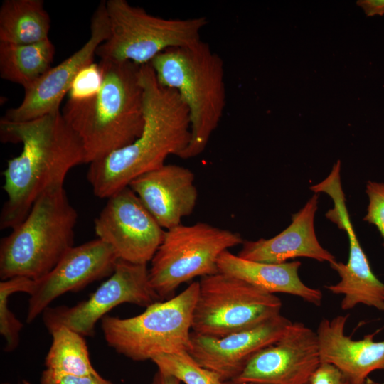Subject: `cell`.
Returning <instances> with one entry per match:
<instances>
[{
    "label": "cell",
    "instance_id": "cell-1",
    "mask_svg": "<svg viewBox=\"0 0 384 384\" xmlns=\"http://www.w3.org/2000/svg\"><path fill=\"white\" fill-rule=\"evenodd\" d=\"M4 142L21 143V154L7 161L2 172L6 194L1 229L14 228L47 190L63 186L69 171L85 164L82 144L61 111L25 122L0 120Z\"/></svg>",
    "mask_w": 384,
    "mask_h": 384
},
{
    "label": "cell",
    "instance_id": "cell-2",
    "mask_svg": "<svg viewBox=\"0 0 384 384\" xmlns=\"http://www.w3.org/2000/svg\"><path fill=\"white\" fill-rule=\"evenodd\" d=\"M144 90V124L132 143L90 164L87 179L100 198L129 186L139 176L165 164L188 146L191 127L188 109L178 92L162 86L150 63L140 67Z\"/></svg>",
    "mask_w": 384,
    "mask_h": 384
},
{
    "label": "cell",
    "instance_id": "cell-3",
    "mask_svg": "<svg viewBox=\"0 0 384 384\" xmlns=\"http://www.w3.org/2000/svg\"><path fill=\"white\" fill-rule=\"evenodd\" d=\"M99 64L102 82L97 93L83 100L68 99L61 111L80 139L88 164L132 143L144 124L141 65L129 61Z\"/></svg>",
    "mask_w": 384,
    "mask_h": 384
},
{
    "label": "cell",
    "instance_id": "cell-4",
    "mask_svg": "<svg viewBox=\"0 0 384 384\" xmlns=\"http://www.w3.org/2000/svg\"><path fill=\"white\" fill-rule=\"evenodd\" d=\"M158 82L175 90L186 106L191 138L178 157L191 159L203 152L226 107L222 58L201 40L169 48L150 63Z\"/></svg>",
    "mask_w": 384,
    "mask_h": 384
},
{
    "label": "cell",
    "instance_id": "cell-5",
    "mask_svg": "<svg viewBox=\"0 0 384 384\" xmlns=\"http://www.w3.org/2000/svg\"><path fill=\"white\" fill-rule=\"evenodd\" d=\"M78 217L63 186L42 193L23 220L1 240V280H38L48 274L74 246Z\"/></svg>",
    "mask_w": 384,
    "mask_h": 384
},
{
    "label": "cell",
    "instance_id": "cell-6",
    "mask_svg": "<svg viewBox=\"0 0 384 384\" xmlns=\"http://www.w3.org/2000/svg\"><path fill=\"white\" fill-rule=\"evenodd\" d=\"M198 290L199 282H194L178 295L153 303L137 316L106 315L101 319L106 343L117 353L136 361L188 351Z\"/></svg>",
    "mask_w": 384,
    "mask_h": 384
},
{
    "label": "cell",
    "instance_id": "cell-7",
    "mask_svg": "<svg viewBox=\"0 0 384 384\" xmlns=\"http://www.w3.org/2000/svg\"><path fill=\"white\" fill-rule=\"evenodd\" d=\"M105 3L110 35L96 52L103 61H129L139 65L150 63L169 48L201 41V31L208 23L204 16L160 18L125 0H108Z\"/></svg>",
    "mask_w": 384,
    "mask_h": 384
},
{
    "label": "cell",
    "instance_id": "cell-8",
    "mask_svg": "<svg viewBox=\"0 0 384 384\" xmlns=\"http://www.w3.org/2000/svg\"><path fill=\"white\" fill-rule=\"evenodd\" d=\"M243 242L238 233L203 222L166 230L151 260L150 284L160 299H169L183 283L219 272L220 255Z\"/></svg>",
    "mask_w": 384,
    "mask_h": 384
},
{
    "label": "cell",
    "instance_id": "cell-9",
    "mask_svg": "<svg viewBox=\"0 0 384 384\" xmlns=\"http://www.w3.org/2000/svg\"><path fill=\"white\" fill-rule=\"evenodd\" d=\"M198 282L191 325L197 334L223 337L280 314L278 297L235 276L219 272Z\"/></svg>",
    "mask_w": 384,
    "mask_h": 384
},
{
    "label": "cell",
    "instance_id": "cell-10",
    "mask_svg": "<svg viewBox=\"0 0 384 384\" xmlns=\"http://www.w3.org/2000/svg\"><path fill=\"white\" fill-rule=\"evenodd\" d=\"M159 300L147 265L118 260L112 274L87 299L73 306L48 307L43 321L49 333L64 326L83 336H92L97 321L118 305L130 303L146 308Z\"/></svg>",
    "mask_w": 384,
    "mask_h": 384
},
{
    "label": "cell",
    "instance_id": "cell-11",
    "mask_svg": "<svg viewBox=\"0 0 384 384\" xmlns=\"http://www.w3.org/2000/svg\"><path fill=\"white\" fill-rule=\"evenodd\" d=\"M94 229L119 260L139 265L151 262L165 233L129 186L107 198L94 220Z\"/></svg>",
    "mask_w": 384,
    "mask_h": 384
},
{
    "label": "cell",
    "instance_id": "cell-12",
    "mask_svg": "<svg viewBox=\"0 0 384 384\" xmlns=\"http://www.w3.org/2000/svg\"><path fill=\"white\" fill-rule=\"evenodd\" d=\"M321 364L316 332L292 322L275 343L257 352L234 380L253 384H311Z\"/></svg>",
    "mask_w": 384,
    "mask_h": 384
},
{
    "label": "cell",
    "instance_id": "cell-13",
    "mask_svg": "<svg viewBox=\"0 0 384 384\" xmlns=\"http://www.w3.org/2000/svg\"><path fill=\"white\" fill-rule=\"evenodd\" d=\"M110 35V22L105 1L94 11L90 36L77 51L51 68L26 90L22 102L9 110L3 117L11 122H25L60 111V105L78 73L93 63L97 48Z\"/></svg>",
    "mask_w": 384,
    "mask_h": 384
},
{
    "label": "cell",
    "instance_id": "cell-14",
    "mask_svg": "<svg viewBox=\"0 0 384 384\" xmlns=\"http://www.w3.org/2000/svg\"><path fill=\"white\" fill-rule=\"evenodd\" d=\"M119 258L114 250L97 238L71 247L46 276L36 280L30 295L26 322L31 323L65 293L78 292L110 277Z\"/></svg>",
    "mask_w": 384,
    "mask_h": 384
},
{
    "label": "cell",
    "instance_id": "cell-15",
    "mask_svg": "<svg viewBox=\"0 0 384 384\" xmlns=\"http://www.w3.org/2000/svg\"><path fill=\"white\" fill-rule=\"evenodd\" d=\"M291 324L279 314L253 328L220 338L192 331L188 352L198 365L218 374L222 381L233 380L257 352L278 341Z\"/></svg>",
    "mask_w": 384,
    "mask_h": 384
},
{
    "label": "cell",
    "instance_id": "cell-16",
    "mask_svg": "<svg viewBox=\"0 0 384 384\" xmlns=\"http://www.w3.org/2000/svg\"><path fill=\"white\" fill-rule=\"evenodd\" d=\"M195 176L189 169L176 165L162 166L143 174L129 186L165 230L181 224L197 203Z\"/></svg>",
    "mask_w": 384,
    "mask_h": 384
},
{
    "label": "cell",
    "instance_id": "cell-17",
    "mask_svg": "<svg viewBox=\"0 0 384 384\" xmlns=\"http://www.w3.org/2000/svg\"><path fill=\"white\" fill-rule=\"evenodd\" d=\"M334 207L326 217L346 231L349 241V255L345 264L334 261L330 267L335 270L340 281L325 288L334 294H342V310L353 309L364 304L384 312V283L373 272L369 261L355 233L351 222L344 197L333 200Z\"/></svg>",
    "mask_w": 384,
    "mask_h": 384
},
{
    "label": "cell",
    "instance_id": "cell-18",
    "mask_svg": "<svg viewBox=\"0 0 384 384\" xmlns=\"http://www.w3.org/2000/svg\"><path fill=\"white\" fill-rule=\"evenodd\" d=\"M348 315L324 318L316 331L321 363L338 369L355 384L363 383L375 370L384 372V340L374 341L377 332L354 340L345 334Z\"/></svg>",
    "mask_w": 384,
    "mask_h": 384
},
{
    "label": "cell",
    "instance_id": "cell-19",
    "mask_svg": "<svg viewBox=\"0 0 384 384\" xmlns=\"http://www.w3.org/2000/svg\"><path fill=\"white\" fill-rule=\"evenodd\" d=\"M319 195L314 193L297 213L291 224L278 235L255 241H244L240 257L259 262L279 264L289 259L308 257L329 264L336 257L319 243L314 230Z\"/></svg>",
    "mask_w": 384,
    "mask_h": 384
},
{
    "label": "cell",
    "instance_id": "cell-20",
    "mask_svg": "<svg viewBox=\"0 0 384 384\" xmlns=\"http://www.w3.org/2000/svg\"><path fill=\"white\" fill-rule=\"evenodd\" d=\"M300 266L299 261L273 264L247 260L229 250L224 251L218 260L220 272L245 280L269 293L289 294L319 306L323 294L301 280L298 274Z\"/></svg>",
    "mask_w": 384,
    "mask_h": 384
},
{
    "label": "cell",
    "instance_id": "cell-21",
    "mask_svg": "<svg viewBox=\"0 0 384 384\" xmlns=\"http://www.w3.org/2000/svg\"><path fill=\"white\" fill-rule=\"evenodd\" d=\"M55 52L49 38L29 44L0 42V76L26 90L52 68Z\"/></svg>",
    "mask_w": 384,
    "mask_h": 384
},
{
    "label": "cell",
    "instance_id": "cell-22",
    "mask_svg": "<svg viewBox=\"0 0 384 384\" xmlns=\"http://www.w3.org/2000/svg\"><path fill=\"white\" fill-rule=\"evenodd\" d=\"M50 19L42 0H4L0 7V42L29 44L49 38Z\"/></svg>",
    "mask_w": 384,
    "mask_h": 384
},
{
    "label": "cell",
    "instance_id": "cell-23",
    "mask_svg": "<svg viewBox=\"0 0 384 384\" xmlns=\"http://www.w3.org/2000/svg\"><path fill=\"white\" fill-rule=\"evenodd\" d=\"M50 334L52 343L45 358L46 370L78 376L99 374L90 361L85 336L64 326Z\"/></svg>",
    "mask_w": 384,
    "mask_h": 384
},
{
    "label": "cell",
    "instance_id": "cell-24",
    "mask_svg": "<svg viewBox=\"0 0 384 384\" xmlns=\"http://www.w3.org/2000/svg\"><path fill=\"white\" fill-rule=\"evenodd\" d=\"M35 286L36 280L26 277H14L0 282V333L6 341V352L15 350L18 346L23 327V324L9 309V297L19 292L31 295Z\"/></svg>",
    "mask_w": 384,
    "mask_h": 384
},
{
    "label": "cell",
    "instance_id": "cell-25",
    "mask_svg": "<svg viewBox=\"0 0 384 384\" xmlns=\"http://www.w3.org/2000/svg\"><path fill=\"white\" fill-rule=\"evenodd\" d=\"M152 361L158 370L174 375L185 384H222L218 374L203 368L188 351L159 356Z\"/></svg>",
    "mask_w": 384,
    "mask_h": 384
},
{
    "label": "cell",
    "instance_id": "cell-26",
    "mask_svg": "<svg viewBox=\"0 0 384 384\" xmlns=\"http://www.w3.org/2000/svg\"><path fill=\"white\" fill-rule=\"evenodd\" d=\"M102 82V73L99 63H92L82 69L75 78L68 99L83 100L97 93Z\"/></svg>",
    "mask_w": 384,
    "mask_h": 384
},
{
    "label": "cell",
    "instance_id": "cell-27",
    "mask_svg": "<svg viewBox=\"0 0 384 384\" xmlns=\"http://www.w3.org/2000/svg\"><path fill=\"white\" fill-rule=\"evenodd\" d=\"M366 193L368 205L363 220L377 228L383 238L384 246V183L368 181Z\"/></svg>",
    "mask_w": 384,
    "mask_h": 384
},
{
    "label": "cell",
    "instance_id": "cell-28",
    "mask_svg": "<svg viewBox=\"0 0 384 384\" xmlns=\"http://www.w3.org/2000/svg\"><path fill=\"white\" fill-rule=\"evenodd\" d=\"M23 384H31L23 380ZM38 384H114L104 378L100 374L95 375L78 376L59 374L45 369L41 375Z\"/></svg>",
    "mask_w": 384,
    "mask_h": 384
},
{
    "label": "cell",
    "instance_id": "cell-29",
    "mask_svg": "<svg viewBox=\"0 0 384 384\" xmlns=\"http://www.w3.org/2000/svg\"><path fill=\"white\" fill-rule=\"evenodd\" d=\"M311 384H355L338 369L329 363H321L315 373ZM361 384H376L368 378Z\"/></svg>",
    "mask_w": 384,
    "mask_h": 384
},
{
    "label": "cell",
    "instance_id": "cell-30",
    "mask_svg": "<svg viewBox=\"0 0 384 384\" xmlns=\"http://www.w3.org/2000/svg\"><path fill=\"white\" fill-rule=\"evenodd\" d=\"M367 16L384 14V0H359L356 2Z\"/></svg>",
    "mask_w": 384,
    "mask_h": 384
},
{
    "label": "cell",
    "instance_id": "cell-31",
    "mask_svg": "<svg viewBox=\"0 0 384 384\" xmlns=\"http://www.w3.org/2000/svg\"><path fill=\"white\" fill-rule=\"evenodd\" d=\"M181 381L172 375L157 370L150 384H181Z\"/></svg>",
    "mask_w": 384,
    "mask_h": 384
},
{
    "label": "cell",
    "instance_id": "cell-32",
    "mask_svg": "<svg viewBox=\"0 0 384 384\" xmlns=\"http://www.w3.org/2000/svg\"><path fill=\"white\" fill-rule=\"evenodd\" d=\"M222 384H253V383H240V382H236V381H234V380H227V381H223Z\"/></svg>",
    "mask_w": 384,
    "mask_h": 384
},
{
    "label": "cell",
    "instance_id": "cell-33",
    "mask_svg": "<svg viewBox=\"0 0 384 384\" xmlns=\"http://www.w3.org/2000/svg\"><path fill=\"white\" fill-rule=\"evenodd\" d=\"M3 384H9V383H4Z\"/></svg>",
    "mask_w": 384,
    "mask_h": 384
}]
</instances>
